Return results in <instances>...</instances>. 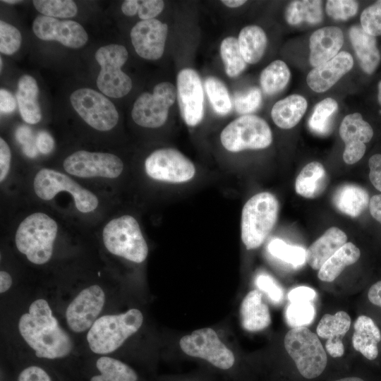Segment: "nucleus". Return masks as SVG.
<instances>
[{"mask_svg": "<svg viewBox=\"0 0 381 381\" xmlns=\"http://www.w3.org/2000/svg\"><path fill=\"white\" fill-rule=\"evenodd\" d=\"M64 167L67 173L78 177L114 179L121 174L123 164L113 154L79 150L66 158Z\"/></svg>", "mask_w": 381, "mask_h": 381, "instance_id": "obj_14", "label": "nucleus"}, {"mask_svg": "<svg viewBox=\"0 0 381 381\" xmlns=\"http://www.w3.org/2000/svg\"><path fill=\"white\" fill-rule=\"evenodd\" d=\"M35 144L37 150L44 155L50 153L54 147L53 138L45 131H41L37 133Z\"/></svg>", "mask_w": 381, "mask_h": 381, "instance_id": "obj_53", "label": "nucleus"}, {"mask_svg": "<svg viewBox=\"0 0 381 381\" xmlns=\"http://www.w3.org/2000/svg\"><path fill=\"white\" fill-rule=\"evenodd\" d=\"M287 297L290 303L312 302L316 297V292L308 286H298L291 290Z\"/></svg>", "mask_w": 381, "mask_h": 381, "instance_id": "obj_50", "label": "nucleus"}, {"mask_svg": "<svg viewBox=\"0 0 381 381\" xmlns=\"http://www.w3.org/2000/svg\"><path fill=\"white\" fill-rule=\"evenodd\" d=\"M167 33V25L159 20H142L131 29V39L140 57L157 60L164 53Z\"/></svg>", "mask_w": 381, "mask_h": 381, "instance_id": "obj_18", "label": "nucleus"}, {"mask_svg": "<svg viewBox=\"0 0 381 381\" xmlns=\"http://www.w3.org/2000/svg\"><path fill=\"white\" fill-rule=\"evenodd\" d=\"M290 78V71L286 64L276 60L269 64L261 73L260 85L267 95H274L284 89Z\"/></svg>", "mask_w": 381, "mask_h": 381, "instance_id": "obj_34", "label": "nucleus"}, {"mask_svg": "<svg viewBox=\"0 0 381 381\" xmlns=\"http://www.w3.org/2000/svg\"><path fill=\"white\" fill-rule=\"evenodd\" d=\"M0 66H1V71L2 70L3 63H2V59L0 58Z\"/></svg>", "mask_w": 381, "mask_h": 381, "instance_id": "obj_64", "label": "nucleus"}, {"mask_svg": "<svg viewBox=\"0 0 381 381\" xmlns=\"http://www.w3.org/2000/svg\"><path fill=\"white\" fill-rule=\"evenodd\" d=\"M344 43L341 30L328 26L314 32L310 37V63L318 66L334 58Z\"/></svg>", "mask_w": 381, "mask_h": 381, "instance_id": "obj_21", "label": "nucleus"}, {"mask_svg": "<svg viewBox=\"0 0 381 381\" xmlns=\"http://www.w3.org/2000/svg\"><path fill=\"white\" fill-rule=\"evenodd\" d=\"M351 318L344 311H338L334 315L325 314L320 320L317 335L327 340L341 339L351 326Z\"/></svg>", "mask_w": 381, "mask_h": 381, "instance_id": "obj_35", "label": "nucleus"}, {"mask_svg": "<svg viewBox=\"0 0 381 381\" xmlns=\"http://www.w3.org/2000/svg\"><path fill=\"white\" fill-rule=\"evenodd\" d=\"M32 30L40 40L57 41L73 49L83 47L88 40L87 33L78 22L60 20L44 15H39L35 18Z\"/></svg>", "mask_w": 381, "mask_h": 381, "instance_id": "obj_17", "label": "nucleus"}, {"mask_svg": "<svg viewBox=\"0 0 381 381\" xmlns=\"http://www.w3.org/2000/svg\"><path fill=\"white\" fill-rule=\"evenodd\" d=\"M103 241L111 253L140 263L148 253V247L137 220L123 215L111 220L103 229Z\"/></svg>", "mask_w": 381, "mask_h": 381, "instance_id": "obj_6", "label": "nucleus"}, {"mask_svg": "<svg viewBox=\"0 0 381 381\" xmlns=\"http://www.w3.org/2000/svg\"><path fill=\"white\" fill-rule=\"evenodd\" d=\"M339 135L345 148L344 161L348 164L358 162L364 155L366 146L373 136L371 126L363 119L361 114L353 113L346 116L339 127Z\"/></svg>", "mask_w": 381, "mask_h": 381, "instance_id": "obj_19", "label": "nucleus"}, {"mask_svg": "<svg viewBox=\"0 0 381 381\" xmlns=\"http://www.w3.org/2000/svg\"><path fill=\"white\" fill-rule=\"evenodd\" d=\"M334 381H364L363 379L358 377H344Z\"/></svg>", "mask_w": 381, "mask_h": 381, "instance_id": "obj_61", "label": "nucleus"}, {"mask_svg": "<svg viewBox=\"0 0 381 381\" xmlns=\"http://www.w3.org/2000/svg\"><path fill=\"white\" fill-rule=\"evenodd\" d=\"M145 169L152 179L170 183L187 182L195 174L193 162L174 148H162L152 152L145 159Z\"/></svg>", "mask_w": 381, "mask_h": 381, "instance_id": "obj_13", "label": "nucleus"}, {"mask_svg": "<svg viewBox=\"0 0 381 381\" xmlns=\"http://www.w3.org/2000/svg\"><path fill=\"white\" fill-rule=\"evenodd\" d=\"M377 99H378V102L381 105V80L380 81V83L378 84Z\"/></svg>", "mask_w": 381, "mask_h": 381, "instance_id": "obj_62", "label": "nucleus"}, {"mask_svg": "<svg viewBox=\"0 0 381 381\" xmlns=\"http://www.w3.org/2000/svg\"><path fill=\"white\" fill-rule=\"evenodd\" d=\"M349 36L361 67L366 73H373L380 61L375 37L366 33L359 25L350 28Z\"/></svg>", "mask_w": 381, "mask_h": 381, "instance_id": "obj_25", "label": "nucleus"}, {"mask_svg": "<svg viewBox=\"0 0 381 381\" xmlns=\"http://www.w3.org/2000/svg\"><path fill=\"white\" fill-rule=\"evenodd\" d=\"M18 329L24 340L39 358H63L72 351L71 337L52 315L44 299H37L30 304L29 312L19 320Z\"/></svg>", "mask_w": 381, "mask_h": 381, "instance_id": "obj_1", "label": "nucleus"}, {"mask_svg": "<svg viewBox=\"0 0 381 381\" xmlns=\"http://www.w3.org/2000/svg\"><path fill=\"white\" fill-rule=\"evenodd\" d=\"M360 256L359 248L353 243L347 242L320 267L318 274L319 279L327 282L334 281L346 267L356 262Z\"/></svg>", "mask_w": 381, "mask_h": 381, "instance_id": "obj_30", "label": "nucleus"}, {"mask_svg": "<svg viewBox=\"0 0 381 381\" xmlns=\"http://www.w3.org/2000/svg\"><path fill=\"white\" fill-rule=\"evenodd\" d=\"M18 141L23 144V151L27 156L33 157L37 154V146L34 144L31 129L26 126L18 127L16 132Z\"/></svg>", "mask_w": 381, "mask_h": 381, "instance_id": "obj_48", "label": "nucleus"}, {"mask_svg": "<svg viewBox=\"0 0 381 381\" xmlns=\"http://www.w3.org/2000/svg\"><path fill=\"white\" fill-rule=\"evenodd\" d=\"M368 298L372 304L381 307V281L375 282L370 286Z\"/></svg>", "mask_w": 381, "mask_h": 381, "instance_id": "obj_57", "label": "nucleus"}, {"mask_svg": "<svg viewBox=\"0 0 381 381\" xmlns=\"http://www.w3.org/2000/svg\"><path fill=\"white\" fill-rule=\"evenodd\" d=\"M12 284V279L11 275L1 270L0 272V292L4 293L9 289Z\"/></svg>", "mask_w": 381, "mask_h": 381, "instance_id": "obj_59", "label": "nucleus"}, {"mask_svg": "<svg viewBox=\"0 0 381 381\" xmlns=\"http://www.w3.org/2000/svg\"><path fill=\"white\" fill-rule=\"evenodd\" d=\"M358 8V3L351 0H329L326 4L327 13L335 20H346L355 16Z\"/></svg>", "mask_w": 381, "mask_h": 381, "instance_id": "obj_46", "label": "nucleus"}, {"mask_svg": "<svg viewBox=\"0 0 381 381\" xmlns=\"http://www.w3.org/2000/svg\"><path fill=\"white\" fill-rule=\"evenodd\" d=\"M279 202L269 192L251 197L241 213V239L248 250L260 247L265 241L277 220Z\"/></svg>", "mask_w": 381, "mask_h": 381, "instance_id": "obj_4", "label": "nucleus"}, {"mask_svg": "<svg viewBox=\"0 0 381 381\" xmlns=\"http://www.w3.org/2000/svg\"><path fill=\"white\" fill-rule=\"evenodd\" d=\"M11 158L10 148L6 142L0 138V181L2 182L6 177Z\"/></svg>", "mask_w": 381, "mask_h": 381, "instance_id": "obj_52", "label": "nucleus"}, {"mask_svg": "<svg viewBox=\"0 0 381 381\" xmlns=\"http://www.w3.org/2000/svg\"><path fill=\"white\" fill-rule=\"evenodd\" d=\"M332 202L341 212L357 217L369 206L368 193L355 184H344L334 193Z\"/></svg>", "mask_w": 381, "mask_h": 381, "instance_id": "obj_27", "label": "nucleus"}, {"mask_svg": "<svg viewBox=\"0 0 381 381\" xmlns=\"http://www.w3.org/2000/svg\"><path fill=\"white\" fill-rule=\"evenodd\" d=\"M18 381H51V379L41 368L30 366L20 373Z\"/></svg>", "mask_w": 381, "mask_h": 381, "instance_id": "obj_51", "label": "nucleus"}, {"mask_svg": "<svg viewBox=\"0 0 381 381\" xmlns=\"http://www.w3.org/2000/svg\"><path fill=\"white\" fill-rule=\"evenodd\" d=\"M352 344L354 349L368 360H374L378 355V343L381 332L374 321L368 316L360 315L353 325Z\"/></svg>", "mask_w": 381, "mask_h": 381, "instance_id": "obj_24", "label": "nucleus"}, {"mask_svg": "<svg viewBox=\"0 0 381 381\" xmlns=\"http://www.w3.org/2000/svg\"><path fill=\"white\" fill-rule=\"evenodd\" d=\"M240 318L243 328L250 332L264 329L270 325L269 308L258 290L250 291L245 296L241 305Z\"/></svg>", "mask_w": 381, "mask_h": 381, "instance_id": "obj_23", "label": "nucleus"}, {"mask_svg": "<svg viewBox=\"0 0 381 381\" xmlns=\"http://www.w3.org/2000/svg\"><path fill=\"white\" fill-rule=\"evenodd\" d=\"M204 85L214 111L222 116L229 114L232 102L226 85L215 77L206 78Z\"/></svg>", "mask_w": 381, "mask_h": 381, "instance_id": "obj_39", "label": "nucleus"}, {"mask_svg": "<svg viewBox=\"0 0 381 381\" xmlns=\"http://www.w3.org/2000/svg\"><path fill=\"white\" fill-rule=\"evenodd\" d=\"M325 349L327 353L334 358L341 357L344 353V346L341 339L327 340Z\"/></svg>", "mask_w": 381, "mask_h": 381, "instance_id": "obj_55", "label": "nucleus"}, {"mask_svg": "<svg viewBox=\"0 0 381 381\" xmlns=\"http://www.w3.org/2000/svg\"><path fill=\"white\" fill-rule=\"evenodd\" d=\"M361 24L366 33L373 37L381 35V1H376L363 11Z\"/></svg>", "mask_w": 381, "mask_h": 381, "instance_id": "obj_44", "label": "nucleus"}, {"mask_svg": "<svg viewBox=\"0 0 381 381\" xmlns=\"http://www.w3.org/2000/svg\"><path fill=\"white\" fill-rule=\"evenodd\" d=\"M179 346L187 355L205 359L223 370L230 368L235 361L233 352L221 341L215 331L209 327L183 337Z\"/></svg>", "mask_w": 381, "mask_h": 381, "instance_id": "obj_12", "label": "nucleus"}, {"mask_svg": "<svg viewBox=\"0 0 381 381\" xmlns=\"http://www.w3.org/2000/svg\"><path fill=\"white\" fill-rule=\"evenodd\" d=\"M1 1H3L4 3L10 4H15L21 2V1H19V0H3Z\"/></svg>", "mask_w": 381, "mask_h": 381, "instance_id": "obj_63", "label": "nucleus"}, {"mask_svg": "<svg viewBox=\"0 0 381 381\" xmlns=\"http://www.w3.org/2000/svg\"><path fill=\"white\" fill-rule=\"evenodd\" d=\"M34 190L44 200H52L61 191H68L73 195L76 208L83 213L92 212L98 206V199L95 194L68 176L54 169H42L37 173Z\"/></svg>", "mask_w": 381, "mask_h": 381, "instance_id": "obj_9", "label": "nucleus"}, {"mask_svg": "<svg viewBox=\"0 0 381 381\" xmlns=\"http://www.w3.org/2000/svg\"><path fill=\"white\" fill-rule=\"evenodd\" d=\"M176 97L185 123L195 126L204 116V93L200 78L192 68L182 69L177 76Z\"/></svg>", "mask_w": 381, "mask_h": 381, "instance_id": "obj_15", "label": "nucleus"}, {"mask_svg": "<svg viewBox=\"0 0 381 381\" xmlns=\"http://www.w3.org/2000/svg\"><path fill=\"white\" fill-rule=\"evenodd\" d=\"M176 97V90L173 84L169 82L157 84L152 93L143 92L134 102L131 111L133 121L145 128L163 126Z\"/></svg>", "mask_w": 381, "mask_h": 381, "instance_id": "obj_10", "label": "nucleus"}, {"mask_svg": "<svg viewBox=\"0 0 381 381\" xmlns=\"http://www.w3.org/2000/svg\"><path fill=\"white\" fill-rule=\"evenodd\" d=\"M104 302V292L98 285L81 291L66 311L69 327L75 332H83L90 328L97 320Z\"/></svg>", "mask_w": 381, "mask_h": 381, "instance_id": "obj_16", "label": "nucleus"}, {"mask_svg": "<svg viewBox=\"0 0 381 381\" xmlns=\"http://www.w3.org/2000/svg\"><path fill=\"white\" fill-rule=\"evenodd\" d=\"M353 65L352 56L346 52H341L331 60L310 71L306 79L307 83L313 91L323 92L348 73Z\"/></svg>", "mask_w": 381, "mask_h": 381, "instance_id": "obj_20", "label": "nucleus"}, {"mask_svg": "<svg viewBox=\"0 0 381 381\" xmlns=\"http://www.w3.org/2000/svg\"><path fill=\"white\" fill-rule=\"evenodd\" d=\"M238 42L245 61L255 64L264 54L267 46V36L260 27L248 25L239 32Z\"/></svg>", "mask_w": 381, "mask_h": 381, "instance_id": "obj_31", "label": "nucleus"}, {"mask_svg": "<svg viewBox=\"0 0 381 381\" xmlns=\"http://www.w3.org/2000/svg\"><path fill=\"white\" fill-rule=\"evenodd\" d=\"M222 2L228 7L236 8L242 6L246 1L242 0H223Z\"/></svg>", "mask_w": 381, "mask_h": 381, "instance_id": "obj_60", "label": "nucleus"}, {"mask_svg": "<svg viewBox=\"0 0 381 381\" xmlns=\"http://www.w3.org/2000/svg\"><path fill=\"white\" fill-rule=\"evenodd\" d=\"M220 54L224 64L226 73L229 77L238 75L246 67L238 45V40L228 37L223 40L220 45Z\"/></svg>", "mask_w": 381, "mask_h": 381, "instance_id": "obj_37", "label": "nucleus"}, {"mask_svg": "<svg viewBox=\"0 0 381 381\" xmlns=\"http://www.w3.org/2000/svg\"><path fill=\"white\" fill-rule=\"evenodd\" d=\"M369 178L373 186L381 192V154L371 156L368 161Z\"/></svg>", "mask_w": 381, "mask_h": 381, "instance_id": "obj_49", "label": "nucleus"}, {"mask_svg": "<svg viewBox=\"0 0 381 381\" xmlns=\"http://www.w3.org/2000/svg\"><path fill=\"white\" fill-rule=\"evenodd\" d=\"M139 1L126 0L121 5L123 13L127 16H133L138 12Z\"/></svg>", "mask_w": 381, "mask_h": 381, "instance_id": "obj_58", "label": "nucleus"}, {"mask_svg": "<svg viewBox=\"0 0 381 381\" xmlns=\"http://www.w3.org/2000/svg\"><path fill=\"white\" fill-rule=\"evenodd\" d=\"M220 140L228 151L238 152L244 150L266 148L272 141L267 123L255 115H243L229 123L222 131Z\"/></svg>", "mask_w": 381, "mask_h": 381, "instance_id": "obj_8", "label": "nucleus"}, {"mask_svg": "<svg viewBox=\"0 0 381 381\" xmlns=\"http://www.w3.org/2000/svg\"><path fill=\"white\" fill-rule=\"evenodd\" d=\"M284 344L303 377L315 378L325 369L327 363L325 350L318 336L306 327L291 329L284 337Z\"/></svg>", "mask_w": 381, "mask_h": 381, "instance_id": "obj_5", "label": "nucleus"}, {"mask_svg": "<svg viewBox=\"0 0 381 381\" xmlns=\"http://www.w3.org/2000/svg\"><path fill=\"white\" fill-rule=\"evenodd\" d=\"M337 109L338 104L332 98H326L317 104L308 121L310 130L318 135L328 134Z\"/></svg>", "mask_w": 381, "mask_h": 381, "instance_id": "obj_36", "label": "nucleus"}, {"mask_svg": "<svg viewBox=\"0 0 381 381\" xmlns=\"http://www.w3.org/2000/svg\"><path fill=\"white\" fill-rule=\"evenodd\" d=\"M327 182V174L323 165L312 162L306 164L298 175L295 189L304 198H315L325 191Z\"/></svg>", "mask_w": 381, "mask_h": 381, "instance_id": "obj_28", "label": "nucleus"}, {"mask_svg": "<svg viewBox=\"0 0 381 381\" xmlns=\"http://www.w3.org/2000/svg\"><path fill=\"white\" fill-rule=\"evenodd\" d=\"M267 250L273 257L296 268L303 266L306 262V250L288 244L279 238L272 239L268 243Z\"/></svg>", "mask_w": 381, "mask_h": 381, "instance_id": "obj_38", "label": "nucleus"}, {"mask_svg": "<svg viewBox=\"0 0 381 381\" xmlns=\"http://www.w3.org/2000/svg\"><path fill=\"white\" fill-rule=\"evenodd\" d=\"M57 231L52 218L42 212L33 213L20 224L16 233V247L31 262L44 264L52 257Z\"/></svg>", "mask_w": 381, "mask_h": 381, "instance_id": "obj_2", "label": "nucleus"}, {"mask_svg": "<svg viewBox=\"0 0 381 381\" xmlns=\"http://www.w3.org/2000/svg\"><path fill=\"white\" fill-rule=\"evenodd\" d=\"M262 94L258 87H252L246 92H236L233 97L236 111L241 114L255 111L261 104Z\"/></svg>", "mask_w": 381, "mask_h": 381, "instance_id": "obj_43", "label": "nucleus"}, {"mask_svg": "<svg viewBox=\"0 0 381 381\" xmlns=\"http://www.w3.org/2000/svg\"><path fill=\"white\" fill-rule=\"evenodd\" d=\"M70 100L79 116L96 130L107 131L118 123L119 113L114 104L102 93L80 88L71 95Z\"/></svg>", "mask_w": 381, "mask_h": 381, "instance_id": "obj_11", "label": "nucleus"}, {"mask_svg": "<svg viewBox=\"0 0 381 381\" xmlns=\"http://www.w3.org/2000/svg\"><path fill=\"white\" fill-rule=\"evenodd\" d=\"M143 322L142 313L135 308L124 313L102 316L94 322L87 332L89 346L95 353H111L135 334Z\"/></svg>", "mask_w": 381, "mask_h": 381, "instance_id": "obj_3", "label": "nucleus"}, {"mask_svg": "<svg viewBox=\"0 0 381 381\" xmlns=\"http://www.w3.org/2000/svg\"><path fill=\"white\" fill-rule=\"evenodd\" d=\"M285 18L290 25L303 22L317 24L322 21V1L317 0L294 1L285 11Z\"/></svg>", "mask_w": 381, "mask_h": 381, "instance_id": "obj_32", "label": "nucleus"}, {"mask_svg": "<svg viewBox=\"0 0 381 381\" xmlns=\"http://www.w3.org/2000/svg\"><path fill=\"white\" fill-rule=\"evenodd\" d=\"M16 108V100L13 94L8 90H0V110L1 113L10 114Z\"/></svg>", "mask_w": 381, "mask_h": 381, "instance_id": "obj_54", "label": "nucleus"}, {"mask_svg": "<svg viewBox=\"0 0 381 381\" xmlns=\"http://www.w3.org/2000/svg\"><path fill=\"white\" fill-rule=\"evenodd\" d=\"M164 3L161 0L139 1L138 16L143 20L154 19L163 10Z\"/></svg>", "mask_w": 381, "mask_h": 381, "instance_id": "obj_47", "label": "nucleus"}, {"mask_svg": "<svg viewBox=\"0 0 381 381\" xmlns=\"http://www.w3.org/2000/svg\"><path fill=\"white\" fill-rule=\"evenodd\" d=\"M369 210L373 217L381 224V194L373 195L370 198Z\"/></svg>", "mask_w": 381, "mask_h": 381, "instance_id": "obj_56", "label": "nucleus"}, {"mask_svg": "<svg viewBox=\"0 0 381 381\" xmlns=\"http://www.w3.org/2000/svg\"><path fill=\"white\" fill-rule=\"evenodd\" d=\"M101 373L91 378V381H136L135 372L124 363L108 356L99 358L96 363Z\"/></svg>", "mask_w": 381, "mask_h": 381, "instance_id": "obj_33", "label": "nucleus"}, {"mask_svg": "<svg viewBox=\"0 0 381 381\" xmlns=\"http://www.w3.org/2000/svg\"><path fill=\"white\" fill-rule=\"evenodd\" d=\"M307 106L306 99L301 95H289L274 104L271 111L272 120L279 128H291L300 121Z\"/></svg>", "mask_w": 381, "mask_h": 381, "instance_id": "obj_29", "label": "nucleus"}, {"mask_svg": "<svg viewBox=\"0 0 381 381\" xmlns=\"http://www.w3.org/2000/svg\"><path fill=\"white\" fill-rule=\"evenodd\" d=\"M346 234L337 227L328 229L306 250V262L315 270H319L324 263L347 242Z\"/></svg>", "mask_w": 381, "mask_h": 381, "instance_id": "obj_22", "label": "nucleus"}, {"mask_svg": "<svg viewBox=\"0 0 381 381\" xmlns=\"http://www.w3.org/2000/svg\"><path fill=\"white\" fill-rule=\"evenodd\" d=\"M95 57L101 69L97 78L99 90L105 95L121 98L132 88V80L121 69L128 59L125 47L111 44L99 48Z\"/></svg>", "mask_w": 381, "mask_h": 381, "instance_id": "obj_7", "label": "nucleus"}, {"mask_svg": "<svg viewBox=\"0 0 381 381\" xmlns=\"http://www.w3.org/2000/svg\"><path fill=\"white\" fill-rule=\"evenodd\" d=\"M32 3L42 15L54 18H69L78 13L77 6L72 0H34Z\"/></svg>", "mask_w": 381, "mask_h": 381, "instance_id": "obj_40", "label": "nucleus"}, {"mask_svg": "<svg viewBox=\"0 0 381 381\" xmlns=\"http://www.w3.org/2000/svg\"><path fill=\"white\" fill-rule=\"evenodd\" d=\"M315 316V309L312 302L290 303L285 310L286 323L292 328L309 325Z\"/></svg>", "mask_w": 381, "mask_h": 381, "instance_id": "obj_41", "label": "nucleus"}, {"mask_svg": "<svg viewBox=\"0 0 381 381\" xmlns=\"http://www.w3.org/2000/svg\"><path fill=\"white\" fill-rule=\"evenodd\" d=\"M256 286L263 291L274 304H279L284 299V290L270 274L260 273L255 279Z\"/></svg>", "mask_w": 381, "mask_h": 381, "instance_id": "obj_45", "label": "nucleus"}, {"mask_svg": "<svg viewBox=\"0 0 381 381\" xmlns=\"http://www.w3.org/2000/svg\"><path fill=\"white\" fill-rule=\"evenodd\" d=\"M20 31L13 25L0 21V52L6 55L16 52L21 45Z\"/></svg>", "mask_w": 381, "mask_h": 381, "instance_id": "obj_42", "label": "nucleus"}, {"mask_svg": "<svg viewBox=\"0 0 381 381\" xmlns=\"http://www.w3.org/2000/svg\"><path fill=\"white\" fill-rule=\"evenodd\" d=\"M39 88L35 79L29 75H23L18 80L16 99L23 119L28 123L35 124L42 118L37 97Z\"/></svg>", "mask_w": 381, "mask_h": 381, "instance_id": "obj_26", "label": "nucleus"}]
</instances>
